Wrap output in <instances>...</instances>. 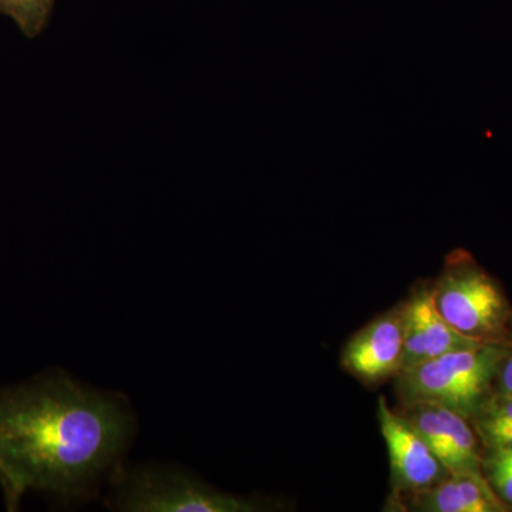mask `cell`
Instances as JSON below:
<instances>
[{
  "instance_id": "cell-1",
  "label": "cell",
  "mask_w": 512,
  "mask_h": 512,
  "mask_svg": "<svg viewBox=\"0 0 512 512\" xmlns=\"http://www.w3.org/2000/svg\"><path fill=\"white\" fill-rule=\"evenodd\" d=\"M121 397L49 372L0 390V487L9 511L29 490L87 497L133 439Z\"/></svg>"
},
{
  "instance_id": "cell-2",
  "label": "cell",
  "mask_w": 512,
  "mask_h": 512,
  "mask_svg": "<svg viewBox=\"0 0 512 512\" xmlns=\"http://www.w3.org/2000/svg\"><path fill=\"white\" fill-rule=\"evenodd\" d=\"M430 295L447 322L467 338L512 346V306L507 293L467 249H453L446 255Z\"/></svg>"
},
{
  "instance_id": "cell-3",
  "label": "cell",
  "mask_w": 512,
  "mask_h": 512,
  "mask_svg": "<svg viewBox=\"0 0 512 512\" xmlns=\"http://www.w3.org/2000/svg\"><path fill=\"white\" fill-rule=\"evenodd\" d=\"M512 346L484 343L433 357L394 377L400 404L429 403L473 420L494 393Z\"/></svg>"
},
{
  "instance_id": "cell-4",
  "label": "cell",
  "mask_w": 512,
  "mask_h": 512,
  "mask_svg": "<svg viewBox=\"0 0 512 512\" xmlns=\"http://www.w3.org/2000/svg\"><path fill=\"white\" fill-rule=\"evenodd\" d=\"M114 510L133 512H255L269 510L258 500L225 494L183 468H117Z\"/></svg>"
},
{
  "instance_id": "cell-5",
  "label": "cell",
  "mask_w": 512,
  "mask_h": 512,
  "mask_svg": "<svg viewBox=\"0 0 512 512\" xmlns=\"http://www.w3.org/2000/svg\"><path fill=\"white\" fill-rule=\"evenodd\" d=\"M377 419L389 450L396 505H402L410 495L427 490L450 476V471L421 439L412 424L402 414L390 409L384 397H380L377 404Z\"/></svg>"
},
{
  "instance_id": "cell-6",
  "label": "cell",
  "mask_w": 512,
  "mask_h": 512,
  "mask_svg": "<svg viewBox=\"0 0 512 512\" xmlns=\"http://www.w3.org/2000/svg\"><path fill=\"white\" fill-rule=\"evenodd\" d=\"M403 353L404 301L353 335L340 363L360 382L379 384L402 372Z\"/></svg>"
},
{
  "instance_id": "cell-7",
  "label": "cell",
  "mask_w": 512,
  "mask_h": 512,
  "mask_svg": "<svg viewBox=\"0 0 512 512\" xmlns=\"http://www.w3.org/2000/svg\"><path fill=\"white\" fill-rule=\"evenodd\" d=\"M400 507L421 512H508L481 471L451 473L446 480L407 497Z\"/></svg>"
},
{
  "instance_id": "cell-8",
  "label": "cell",
  "mask_w": 512,
  "mask_h": 512,
  "mask_svg": "<svg viewBox=\"0 0 512 512\" xmlns=\"http://www.w3.org/2000/svg\"><path fill=\"white\" fill-rule=\"evenodd\" d=\"M407 301L419 318L421 330L426 339L427 360L446 355V353L457 352V350L484 345V343L467 338L447 322L431 299L430 286L420 284Z\"/></svg>"
},
{
  "instance_id": "cell-9",
  "label": "cell",
  "mask_w": 512,
  "mask_h": 512,
  "mask_svg": "<svg viewBox=\"0 0 512 512\" xmlns=\"http://www.w3.org/2000/svg\"><path fill=\"white\" fill-rule=\"evenodd\" d=\"M55 3L56 0H0V15L12 19L25 37L35 39L49 25Z\"/></svg>"
},
{
  "instance_id": "cell-10",
  "label": "cell",
  "mask_w": 512,
  "mask_h": 512,
  "mask_svg": "<svg viewBox=\"0 0 512 512\" xmlns=\"http://www.w3.org/2000/svg\"><path fill=\"white\" fill-rule=\"evenodd\" d=\"M481 473L495 495L512 511V451L483 450Z\"/></svg>"
},
{
  "instance_id": "cell-11",
  "label": "cell",
  "mask_w": 512,
  "mask_h": 512,
  "mask_svg": "<svg viewBox=\"0 0 512 512\" xmlns=\"http://www.w3.org/2000/svg\"><path fill=\"white\" fill-rule=\"evenodd\" d=\"M476 417L484 419H493L505 421L512 424V396L511 394L497 393L491 394L490 399L485 402L481 412ZM474 417V419H476Z\"/></svg>"
},
{
  "instance_id": "cell-12",
  "label": "cell",
  "mask_w": 512,
  "mask_h": 512,
  "mask_svg": "<svg viewBox=\"0 0 512 512\" xmlns=\"http://www.w3.org/2000/svg\"><path fill=\"white\" fill-rule=\"evenodd\" d=\"M494 392L511 394L512 396V348L507 353L500 370H498L497 379H495Z\"/></svg>"
}]
</instances>
